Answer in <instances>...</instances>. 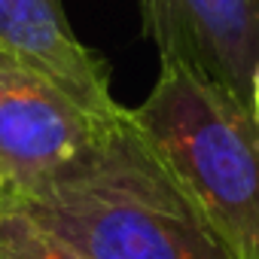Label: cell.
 <instances>
[{"mask_svg": "<svg viewBox=\"0 0 259 259\" xmlns=\"http://www.w3.org/2000/svg\"><path fill=\"white\" fill-rule=\"evenodd\" d=\"M132 119L220 244L235 259H259V119L253 104L183 64H162Z\"/></svg>", "mask_w": 259, "mask_h": 259, "instance_id": "obj_1", "label": "cell"}, {"mask_svg": "<svg viewBox=\"0 0 259 259\" xmlns=\"http://www.w3.org/2000/svg\"><path fill=\"white\" fill-rule=\"evenodd\" d=\"M10 198L89 259H235L150 153L107 177Z\"/></svg>", "mask_w": 259, "mask_h": 259, "instance_id": "obj_2", "label": "cell"}, {"mask_svg": "<svg viewBox=\"0 0 259 259\" xmlns=\"http://www.w3.org/2000/svg\"><path fill=\"white\" fill-rule=\"evenodd\" d=\"M150 153L132 110L116 122L98 119L31 67L0 55V195L107 177Z\"/></svg>", "mask_w": 259, "mask_h": 259, "instance_id": "obj_3", "label": "cell"}, {"mask_svg": "<svg viewBox=\"0 0 259 259\" xmlns=\"http://www.w3.org/2000/svg\"><path fill=\"white\" fill-rule=\"evenodd\" d=\"M162 64H183L253 104L259 0H141Z\"/></svg>", "mask_w": 259, "mask_h": 259, "instance_id": "obj_4", "label": "cell"}, {"mask_svg": "<svg viewBox=\"0 0 259 259\" xmlns=\"http://www.w3.org/2000/svg\"><path fill=\"white\" fill-rule=\"evenodd\" d=\"M0 55L31 67L98 119H125L110 70L67 25L61 0H0Z\"/></svg>", "mask_w": 259, "mask_h": 259, "instance_id": "obj_5", "label": "cell"}, {"mask_svg": "<svg viewBox=\"0 0 259 259\" xmlns=\"http://www.w3.org/2000/svg\"><path fill=\"white\" fill-rule=\"evenodd\" d=\"M0 259H89L73 241L40 223L10 198H0Z\"/></svg>", "mask_w": 259, "mask_h": 259, "instance_id": "obj_6", "label": "cell"}, {"mask_svg": "<svg viewBox=\"0 0 259 259\" xmlns=\"http://www.w3.org/2000/svg\"><path fill=\"white\" fill-rule=\"evenodd\" d=\"M253 110H256V119H259V67L253 73Z\"/></svg>", "mask_w": 259, "mask_h": 259, "instance_id": "obj_7", "label": "cell"}, {"mask_svg": "<svg viewBox=\"0 0 259 259\" xmlns=\"http://www.w3.org/2000/svg\"><path fill=\"white\" fill-rule=\"evenodd\" d=\"M7 189V177H4V168H0V192Z\"/></svg>", "mask_w": 259, "mask_h": 259, "instance_id": "obj_8", "label": "cell"}]
</instances>
